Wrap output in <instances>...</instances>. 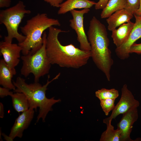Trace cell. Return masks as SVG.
I'll return each mask as SVG.
<instances>
[{"mask_svg":"<svg viewBox=\"0 0 141 141\" xmlns=\"http://www.w3.org/2000/svg\"><path fill=\"white\" fill-rule=\"evenodd\" d=\"M140 4L139 8L133 14L134 16H136L141 18V0H139Z\"/></svg>","mask_w":141,"mask_h":141,"instance_id":"cell-28","label":"cell"},{"mask_svg":"<svg viewBox=\"0 0 141 141\" xmlns=\"http://www.w3.org/2000/svg\"><path fill=\"white\" fill-rule=\"evenodd\" d=\"M106 130L102 134L100 139V141H120L121 132L117 128L114 130L111 122L106 124Z\"/></svg>","mask_w":141,"mask_h":141,"instance_id":"cell-19","label":"cell"},{"mask_svg":"<svg viewBox=\"0 0 141 141\" xmlns=\"http://www.w3.org/2000/svg\"><path fill=\"white\" fill-rule=\"evenodd\" d=\"M11 3V0H0V8L8 7Z\"/></svg>","mask_w":141,"mask_h":141,"instance_id":"cell-27","label":"cell"},{"mask_svg":"<svg viewBox=\"0 0 141 141\" xmlns=\"http://www.w3.org/2000/svg\"><path fill=\"white\" fill-rule=\"evenodd\" d=\"M31 13V10L26 9L25 5L21 1L13 7L0 10V24L5 26L7 32L4 41L11 43L14 38L16 39L18 43L24 40L25 36L19 33L18 28L25 15Z\"/></svg>","mask_w":141,"mask_h":141,"instance_id":"cell-6","label":"cell"},{"mask_svg":"<svg viewBox=\"0 0 141 141\" xmlns=\"http://www.w3.org/2000/svg\"><path fill=\"white\" fill-rule=\"evenodd\" d=\"M2 135L3 136L5 140L7 141H12L9 136H7L5 134L2 133Z\"/></svg>","mask_w":141,"mask_h":141,"instance_id":"cell-30","label":"cell"},{"mask_svg":"<svg viewBox=\"0 0 141 141\" xmlns=\"http://www.w3.org/2000/svg\"><path fill=\"white\" fill-rule=\"evenodd\" d=\"M34 113V109L29 108L16 119L9 135L12 141L16 137H22L24 131L28 128L33 120Z\"/></svg>","mask_w":141,"mask_h":141,"instance_id":"cell-12","label":"cell"},{"mask_svg":"<svg viewBox=\"0 0 141 141\" xmlns=\"http://www.w3.org/2000/svg\"><path fill=\"white\" fill-rule=\"evenodd\" d=\"M10 96L13 107L18 113L25 111L29 109L28 99L23 93L15 92Z\"/></svg>","mask_w":141,"mask_h":141,"instance_id":"cell-18","label":"cell"},{"mask_svg":"<svg viewBox=\"0 0 141 141\" xmlns=\"http://www.w3.org/2000/svg\"><path fill=\"white\" fill-rule=\"evenodd\" d=\"M130 54L135 53L141 54V43L137 44L134 43L130 47Z\"/></svg>","mask_w":141,"mask_h":141,"instance_id":"cell-23","label":"cell"},{"mask_svg":"<svg viewBox=\"0 0 141 141\" xmlns=\"http://www.w3.org/2000/svg\"><path fill=\"white\" fill-rule=\"evenodd\" d=\"M87 35L91 46V57L97 67L110 81L114 61L109 48L110 41L105 27L93 16L90 21Z\"/></svg>","mask_w":141,"mask_h":141,"instance_id":"cell-2","label":"cell"},{"mask_svg":"<svg viewBox=\"0 0 141 141\" xmlns=\"http://www.w3.org/2000/svg\"><path fill=\"white\" fill-rule=\"evenodd\" d=\"M4 108L3 104L1 102L0 103V118H3L4 117Z\"/></svg>","mask_w":141,"mask_h":141,"instance_id":"cell-29","label":"cell"},{"mask_svg":"<svg viewBox=\"0 0 141 141\" xmlns=\"http://www.w3.org/2000/svg\"><path fill=\"white\" fill-rule=\"evenodd\" d=\"M134 23L130 21L112 31L111 37L116 48L123 45L128 39L133 28Z\"/></svg>","mask_w":141,"mask_h":141,"instance_id":"cell-13","label":"cell"},{"mask_svg":"<svg viewBox=\"0 0 141 141\" xmlns=\"http://www.w3.org/2000/svg\"><path fill=\"white\" fill-rule=\"evenodd\" d=\"M135 21L133 28L126 42L121 46L116 48L115 52L120 59H127L130 56V49L132 45L141 38V18L134 16Z\"/></svg>","mask_w":141,"mask_h":141,"instance_id":"cell-11","label":"cell"},{"mask_svg":"<svg viewBox=\"0 0 141 141\" xmlns=\"http://www.w3.org/2000/svg\"><path fill=\"white\" fill-rule=\"evenodd\" d=\"M115 100L108 98L100 100V105L106 115L108 116L110 111L114 109Z\"/></svg>","mask_w":141,"mask_h":141,"instance_id":"cell-21","label":"cell"},{"mask_svg":"<svg viewBox=\"0 0 141 141\" xmlns=\"http://www.w3.org/2000/svg\"><path fill=\"white\" fill-rule=\"evenodd\" d=\"M14 75L3 59L0 60V84L3 87L14 90L16 87L12 81Z\"/></svg>","mask_w":141,"mask_h":141,"instance_id":"cell-16","label":"cell"},{"mask_svg":"<svg viewBox=\"0 0 141 141\" xmlns=\"http://www.w3.org/2000/svg\"><path fill=\"white\" fill-rule=\"evenodd\" d=\"M64 0H44V1L50 4L51 6L59 8L60 5Z\"/></svg>","mask_w":141,"mask_h":141,"instance_id":"cell-26","label":"cell"},{"mask_svg":"<svg viewBox=\"0 0 141 141\" xmlns=\"http://www.w3.org/2000/svg\"><path fill=\"white\" fill-rule=\"evenodd\" d=\"M46 38V54L51 64L62 67L79 68L86 64L91 57L90 51L81 50L72 44L62 45L58 39L59 34L66 31L51 26Z\"/></svg>","mask_w":141,"mask_h":141,"instance_id":"cell-1","label":"cell"},{"mask_svg":"<svg viewBox=\"0 0 141 141\" xmlns=\"http://www.w3.org/2000/svg\"><path fill=\"white\" fill-rule=\"evenodd\" d=\"M133 16V14L125 9L116 11L106 19L108 30L112 31L118 27L130 21Z\"/></svg>","mask_w":141,"mask_h":141,"instance_id":"cell-14","label":"cell"},{"mask_svg":"<svg viewBox=\"0 0 141 141\" xmlns=\"http://www.w3.org/2000/svg\"><path fill=\"white\" fill-rule=\"evenodd\" d=\"M121 91L120 98L112 110L111 115L103 120V122L106 124L111 122L113 119L120 114H123L131 109L138 108L139 105V102L135 98L126 84L123 85Z\"/></svg>","mask_w":141,"mask_h":141,"instance_id":"cell-7","label":"cell"},{"mask_svg":"<svg viewBox=\"0 0 141 141\" xmlns=\"http://www.w3.org/2000/svg\"><path fill=\"white\" fill-rule=\"evenodd\" d=\"M60 75L58 73L51 80H49L50 76H48L46 84L42 85L38 82L28 84L25 80L20 77H18L15 81L13 82L16 87L13 90L14 92H20L24 93L28 100L29 108L36 110L39 108V114L37 118L36 122L41 119L43 122L48 112L52 110V106L55 103L61 101L60 99H55L54 97L50 98H47L46 95V90L49 85L52 81L57 79Z\"/></svg>","mask_w":141,"mask_h":141,"instance_id":"cell-3","label":"cell"},{"mask_svg":"<svg viewBox=\"0 0 141 141\" xmlns=\"http://www.w3.org/2000/svg\"><path fill=\"white\" fill-rule=\"evenodd\" d=\"M127 4L126 0H109L101 12V18H107L116 11L125 9Z\"/></svg>","mask_w":141,"mask_h":141,"instance_id":"cell-17","label":"cell"},{"mask_svg":"<svg viewBox=\"0 0 141 141\" xmlns=\"http://www.w3.org/2000/svg\"><path fill=\"white\" fill-rule=\"evenodd\" d=\"M0 55L14 75L16 74L15 67L20 61L22 48L18 44L8 43L5 41L0 43Z\"/></svg>","mask_w":141,"mask_h":141,"instance_id":"cell-9","label":"cell"},{"mask_svg":"<svg viewBox=\"0 0 141 141\" xmlns=\"http://www.w3.org/2000/svg\"><path fill=\"white\" fill-rule=\"evenodd\" d=\"M127 4L125 8L129 12L133 14L134 12L139 8V0H126Z\"/></svg>","mask_w":141,"mask_h":141,"instance_id":"cell-22","label":"cell"},{"mask_svg":"<svg viewBox=\"0 0 141 141\" xmlns=\"http://www.w3.org/2000/svg\"><path fill=\"white\" fill-rule=\"evenodd\" d=\"M95 94L99 100L108 98L116 99L119 95L118 91L115 89L102 88L96 91Z\"/></svg>","mask_w":141,"mask_h":141,"instance_id":"cell-20","label":"cell"},{"mask_svg":"<svg viewBox=\"0 0 141 141\" xmlns=\"http://www.w3.org/2000/svg\"><path fill=\"white\" fill-rule=\"evenodd\" d=\"M47 34L46 32L43 33V43L41 47L34 54L23 55L21 57L22 65L21 73L25 77L32 74L34 82H38L40 78L48 74L51 65L47 56L46 49Z\"/></svg>","mask_w":141,"mask_h":141,"instance_id":"cell-5","label":"cell"},{"mask_svg":"<svg viewBox=\"0 0 141 141\" xmlns=\"http://www.w3.org/2000/svg\"><path fill=\"white\" fill-rule=\"evenodd\" d=\"M122 114L117 125L121 132L120 141H134L130 137L133 125L137 120L138 114L137 108L131 109Z\"/></svg>","mask_w":141,"mask_h":141,"instance_id":"cell-10","label":"cell"},{"mask_svg":"<svg viewBox=\"0 0 141 141\" xmlns=\"http://www.w3.org/2000/svg\"><path fill=\"white\" fill-rule=\"evenodd\" d=\"M89 11V8H84L80 10H72L70 12L73 18L69 21L70 26L74 30L77 34L80 49L88 51H90L91 46L84 30L83 21L84 15Z\"/></svg>","mask_w":141,"mask_h":141,"instance_id":"cell-8","label":"cell"},{"mask_svg":"<svg viewBox=\"0 0 141 141\" xmlns=\"http://www.w3.org/2000/svg\"><path fill=\"white\" fill-rule=\"evenodd\" d=\"M10 90L6 88L0 87V97L3 98L8 96H11L13 93Z\"/></svg>","mask_w":141,"mask_h":141,"instance_id":"cell-24","label":"cell"},{"mask_svg":"<svg viewBox=\"0 0 141 141\" xmlns=\"http://www.w3.org/2000/svg\"><path fill=\"white\" fill-rule=\"evenodd\" d=\"M109 0H99L95 5V8L96 10L103 9L106 6Z\"/></svg>","mask_w":141,"mask_h":141,"instance_id":"cell-25","label":"cell"},{"mask_svg":"<svg viewBox=\"0 0 141 141\" xmlns=\"http://www.w3.org/2000/svg\"><path fill=\"white\" fill-rule=\"evenodd\" d=\"M53 26H60L61 24L58 20L49 17L45 13H38L27 20L26 24L20 27L26 38L18 44L22 48L23 55L32 54L39 50L43 44V33Z\"/></svg>","mask_w":141,"mask_h":141,"instance_id":"cell-4","label":"cell"},{"mask_svg":"<svg viewBox=\"0 0 141 141\" xmlns=\"http://www.w3.org/2000/svg\"><path fill=\"white\" fill-rule=\"evenodd\" d=\"M96 3L90 0H67L60 5L57 14H64L75 9H89Z\"/></svg>","mask_w":141,"mask_h":141,"instance_id":"cell-15","label":"cell"}]
</instances>
